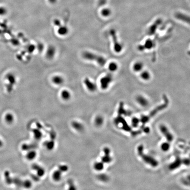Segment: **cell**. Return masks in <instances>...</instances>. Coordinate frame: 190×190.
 I'll return each mask as SVG.
<instances>
[{"instance_id": "cell-1", "label": "cell", "mask_w": 190, "mask_h": 190, "mask_svg": "<svg viewBox=\"0 0 190 190\" xmlns=\"http://www.w3.org/2000/svg\"><path fill=\"white\" fill-rule=\"evenodd\" d=\"M4 176L6 183L9 185L14 184L25 188H29L31 186V183L29 180H23L18 178L12 177L8 171L4 172Z\"/></svg>"}, {"instance_id": "cell-2", "label": "cell", "mask_w": 190, "mask_h": 190, "mask_svg": "<svg viewBox=\"0 0 190 190\" xmlns=\"http://www.w3.org/2000/svg\"><path fill=\"white\" fill-rule=\"evenodd\" d=\"M82 57L88 60L96 62L101 66H103L107 62V60L103 57L88 51L83 52Z\"/></svg>"}, {"instance_id": "cell-3", "label": "cell", "mask_w": 190, "mask_h": 190, "mask_svg": "<svg viewBox=\"0 0 190 190\" xmlns=\"http://www.w3.org/2000/svg\"><path fill=\"white\" fill-rule=\"evenodd\" d=\"M113 75L111 73H108L100 79V86L101 89L105 90L108 89L113 81Z\"/></svg>"}, {"instance_id": "cell-4", "label": "cell", "mask_w": 190, "mask_h": 190, "mask_svg": "<svg viewBox=\"0 0 190 190\" xmlns=\"http://www.w3.org/2000/svg\"><path fill=\"white\" fill-rule=\"evenodd\" d=\"M111 35L112 37V39L113 40L114 50L117 53H119L122 50L123 46L118 41L117 36L114 31H112Z\"/></svg>"}, {"instance_id": "cell-5", "label": "cell", "mask_w": 190, "mask_h": 190, "mask_svg": "<svg viewBox=\"0 0 190 190\" xmlns=\"http://www.w3.org/2000/svg\"><path fill=\"white\" fill-rule=\"evenodd\" d=\"M84 83L87 89L90 92H95L97 89V86L94 83L91 81L89 78H86L84 80Z\"/></svg>"}, {"instance_id": "cell-6", "label": "cell", "mask_w": 190, "mask_h": 190, "mask_svg": "<svg viewBox=\"0 0 190 190\" xmlns=\"http://www.w3.org/2000/svg\"><path fill=\"white\" fill-rule=\"evenodd\" d=\"M154 47V43L152 40H147L146 41L144 45L140 46L139 47V50L140 51H142L143 50H150L152 49Z\"/></svg>"}, {"instance_id": "cell-7", "label": "cell", "mask_w": 190, "mask_h": 190, "mask_svg": "<svg viewBox=\"0 0 190 190\" xmlns=\"http://www.w3.org/2000/svg\"><path fill=\"white\" fill-rule=\"evenodd\" d=\"M136 101L138 104L143 107L148 106L149 102L147 98L142 96H138L136 97Z\"/></svg>"}, {"instance_id": "cell-8", "label": "cell", "mask_w": 190, "mask_h": 190, "mask_svg": "<svg viewBox=\"0 0 190 190\" xmlns=\"http://www.w3.org/2000/svg\"><path fill=\"white\" fill-rule=\"evenodd\" d=\"M176 17L180 20L183 21V22L190 24V16H189L179 12L176 15Z\"/></svg>"}, {"instance_id": "cell-9", "label": "cell", "mask_w": 190, "mask_h": 190, "mask_svg": "<svg viewBox=\"0 0 190 190\" xmlns=\"http://www.w3.org/2000/svg\"><path fill=\"white\" fill-rule=\"evenodd\" d=\"M55 48L54 46H50L48 47L46 54L47 58L48 59H52L53 58L55 54Z\"/></svg>"}, {"instance_id": "cell-10", "label": "cell", "mask_w": 190, "mask_h": 190, "mask_svg": "<svg viewBox=\"0 0 190 190\" xmlns=\"http://www.w3.org/2000/svg\"><path fill=\"white\" fill-rule=\"evenodd\" d=\"M144 68V64L141 62H136L132 66V69L136 72H139L142 71Z\"/></svg>"}, {"instance_id": "cell-11", "label": "cell", "mask_w": 190, "mask_h": 190, "mask_svg": "<svg viewBox=\"0 0 190 190\" xmlns=\"http://www.w3.org/2000/svg\"><path fill=\"white\" fill-rule=\"evenodd\" d=\"M52 82L56 85H61L64 82V79L60 76H55L52 78Z\"/></svg>"}, {"instance_id": "cell-12", "label": "cell", "mask_w": 190, "mask_h": 190, "mask_svg": "<svg viewBox=\"0 0 190 190\" xmlns=\"http://www.w3.org/2000/svg\"><path fill=\"white\" fill-rule=\"evenodd\" d=\"M140 77L141 79L144 81H148L151 79V75L149 72L147 71H141Z\"/></svg>"}, {"instance_id": "cell-13", "label": "cell", "mask_w": 190, "mask_h": 190, "mask_svg": "<svg viewBox=\"0 0 190 190\" xmlns=\"http://www.w3.org/2000/svg\"><path fill=\"white\" fill-rule=\"evenodd\" d=\"M61 97L64 100H68L71 97V94L68 90H63L61 94Z\"/></svg>"}, {"instance_id": "cell-14", "label": "cell", "mask_w": 190, "mask_h": 190, "mask_svg": "<svg viewBox=\"0 0 190 190\" xmlns=\"http://www.w3.org/2000/svg\"><path fill=\"white\" fill-rule=\"evenodd\" d=\"M5 120L8 124H12L14 122V117L11 113H7L5 116Z\"/></svg>"}, {"instance_id": "cell-15", "label": "cell", "mask_w": 190, "mask_h": 190, "mask_svg": "<svg viewBox=\"0 0 190 190\" xmlns=\"http://www.w3.org/2000/svg\"><path fill=\"white\" fill-rule=\"evenodd\" d=\"M118 65L117 63L114 62H112L109 64L108 65V69L111 72H115L118 70Z\"/></svg>"}, {"instance_id": "cell-16", "label": "cell", "mask_w": 190, "mask_h": 190, "mask_svg": "<svg viewBox=\"0 0 190 190\" xmlns=\"http://www.w3.org/2000/svg\"><path fill=\"white\" fill-rule=\"evenodd\" d=\"M68 32V30L65 27H61L58 30V33L61 35H66Z\"/></svg>"}, {"instance_id": "cell-17", "label": "cell", "mask_w": 190, "mask_h": 190, "mask_svg": "<svg viewBox=\"0 0 190 190\" xmlns=\"http://www.w3.org/2000/svg\"><path fill=\"white\" fill-rule=\"evenodd\" d=\"M7 79L8 80H9V81L11 83V85H12V84H14L15 83V82H16L15 77L12 74L8 75Z\"/></svg>"}, {"instance_id": "cell-18", "label": "cell", "mask_w": 190, "mask_h": 190, "mask_svg": "<svg viewBox=\"0 0 190 190\" xmlns=\"http://www.w3.org/2000/svg\"><path fill=\"white\" fill-rule=\"evenodd\" d=\"M35 156H36V154H35V152L32 151H30V152L27 154L26 157L28 159L32 160L34 158Z\"/></svg>"}, {"instance_id": "cell-19", "label": "cell", "mask_w": 190, "mask_h": 190, "mask_svg": "<svg viewBox=\"0 0 190 190\" xmlns=\"http://www.w3.org/2000/svg\"><path fill=\"white\" fill-rule=\"evenodd\" d=\"M3 142L2 141V140H1V139H0V147H2V146H3Z\"/></svg>"}]
</instances>
